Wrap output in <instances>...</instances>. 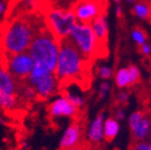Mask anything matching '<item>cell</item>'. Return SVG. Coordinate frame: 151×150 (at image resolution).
<instances>
[{
  "label": "cell",
  "instance_id": "6da1fadb",
  "mask_svg": "<svg viewBox=\"0 0 151 150\" xmlns=\"http://www.w3.org/2000/svg\"><path fill=\"white\" fill-rule=\"evenodd\" d=\"M59 49L60 40L52 35L47 26L39 28L27 50L34 60L33 71L28 79L36 80L47 74L55 73Z\"/></svg>",
  "mask_w": 151,
  "mask_h": 150
},
{
  "label": "cell",
  "instance_id": "7a4b0ae2",
  "mask_svg": "<svg viewBox=\"0 0 151 150\" xmlns=\"http://www.w3.org/2000/svg\"><path fill=\"white\" fill-rule=\"evenodd\" d=\"M40 27L27 18H16L9 22L0 34V53L7 56L27 52Z\"/></svg>",
  "mask_w": 151,
  "mask_h": 150
},
{
  "label": "cell",
  "instance_id": "3957f363",
  "mask_svg": "<svg viewBox=\"0 0 151 150\" xmlns=\"http://www.w3.org/2000/svg\"><path fill=\"white\" fill-rule=\"evenodd\" d=\"M86 61L87 59L79 52L68 38L61 40L55 75L62 84L76 81L84 73Z\"/></svg>",
  "mask_w": 151,
  "mask_h": 150
},
{
  "label": "cell",
  "instance_id": "277c9868",
  "mask_svg": "<svg viewBox=\"0 0 151 150\" xmlns=\"http://www.w3.org/2000/svg\"><path fill=\"white\" fill-rule=\"evenodd\" d=\"M68 39L87 60H91L102 50L103 44L97 39L91 25L88 23L77 22L71 28Z\"/></svg>",
  "mask_w": 151,
  "mask_h": 150
},
{
  "label": "cell",
  "instance_id": "5b68a950",
  "mask_svg": "<svg viewBox=\"0 0 151 150\" xmlns=\"http://www.w3.org/2000/svg\"><path fill=\"white\" fill-rule=\"evenodd\" d=\"M77 22L73 9H52L45 18V25L60 41L68 38L71 28Z\"/></svg>",
  "mask_w": 151,
  "mask_h": 150
},
{
  "label": "cell",
  "instance_id": "8992f818",
  "mask_svg": "<svg viewBox=\"0 0 151 150\" xmlns=\"http://www.w3.org/2000/svg\"><path fill=\"white\" fill-rule=\"evenodd\" d=\"M2 66L6 68L18 82L24 83L33 71L34 60L28 52L7 55L3 56Z\"/></svg>",
  "mask_w": 151,
  "mask_h": 150
},
{
  "label": "cell",
  "instance_id": "52a82bcc",
  "mask_svg": "<svg viewBox=\"0 0 151 150\" xmlns=\"http://www.w3.org/2000/svg\"><path fill=\"white\" fill-rule=\"evenodd\" d=\"M128 125L135 141H145L151 132V120L143 111L132 112L128 118Z\"/></svg>",
  "mask_w": 151,
  "mask_h": 150
},
{
  "label": "cell",
  "instance_id": "ba28073f",
  "mask_svg": "<svg viewBox=\"0 0 151 150\" xmlns=\"http://www.w3.org/2000/svg\"><path fill=\"white\" fill-rule=\"evenodd\" d=\"M77 21L80 23L90 24L100 14L102 7L98 0H79L73 9Z\"/></svg>",
  "mask_w": 151,
  "mask_h": 150
},
{
  "label": "cell",
  "instance_id": "9c48e42d",
  "mask_svg": "<svg viewBox=\"0 0 151 150\" xmlns=\"http://www.w3.org/2000/svg\"><path fill=\"white\" fill-rule=\"evenodd\" d=\"M60 84L61 83H60L59 79L56 77L55 73H52L39 78L29 86L34 88L36 97L42 99V100H47V99L54 97L59 92Z\"/></svg>",
  "mask_w": 151,
  "mask_h": 150
},
{
  "label": "cell",
  "instance_id": "30bf717a",
  "mask_svg": "<svg viewBox=\"0 0 151 150\" xmlns=\"http://www.w3.org/2000/svg\"><path fill=\"white\" fill-rule=\"evenodd\" d=\"M78 107H76L64 94L58 96L48 105V112L52 118H77L79 115Z\"/></svg>",
  "mask_w": 151,
  "mask_h": 150
},
{
  "label": "cell",
  "instance_id": "8fae6325",
  "mask_svg": "<svg viewBox=\"0 0 151 150\" xmlns=\"http://www.w3.org/2000/svg\"><path fill=\"white\" fill-rule=\"evenodd\" d=\"M82 126L78 122L71 123L62 133L59 143L60 150H73L79 147L81 142H82Z\"/></svg>",
  "mask_w": 151,
  "mask_h": 150
},
{
  "label": "cell",
  "instance_id": "7c38bea8",
  "mask_svg": "<svg viewBox=\"0 0 151 150\" xmlns=\"http://www.w3.org/2000/svg\"><path fill=\"white\" fill-rule=\"evenodd\" d=\"M141 80V71L137 65L130 64L120 68L114 75V82L118 88L125 89L137 84Z\"/></svg>",
  "mask_w": 151,
  "mask_h": 150
},
{
  "label": "cell",
  "instance_id": "4fadbf2b",
  "mask_svg": "<svg viewBox=\"0 0 151 150\" xmlns=\"http://www.w3.org/2000/svg\"><path fill=\"white\" fill-rule=\"evenodd\" d=\"M106 118L105 112L101 111L90 122L87 128L86 136L91 144H100L104 140V122Z\"/></svg>",
  "mask_w": 151,
  "mask_h": 150
},
{
  "label": "cell",
  "instance_id": "5bb4252c",
  "mask_svg": "<svg viewBox=\"0 0 151 150\" xmlns=\"http://www.w3.org/2000/svg\"><path fill=\"white\" fill-rule=\"evenodd\" d=\"M18 81L13 77L4 66L0 65V92L16 94L18 90Z\"/></svg>",
  "mask_w": 151,
  "mask_h": 150
},
{
  "label": "cell",
  "instance_id": "9a60e30c",
  "mask_svg": "<svg viewBox=\"0 0 151 150\" xmlns=\"http://www.w3.org/2000/svg\"><path fill=\"white\" fill-rule=\"evenodd\" d=\"M94 35L99 40L101 44H106L107 38H108V21H107L106 15L102 13L100 14L93 21L90 23Z\"/></svg>",
  "mask_w": 151,
  "mask_h": 150
},
{
  "label": "cell",
  "instance_id": "2e32d148",
  "mask_svg": "<svg viewBox=\"0 0 151 150\" xmlns=\"http://www.w3.org/2000/svg\"><path fill=\"white\" fill-rule=\"evenodd\" d=\"M120 132V122L114 117H108L104 122V140L111 142Z\"/></svg>",
  "mask_w": 151,
  "mask_h": 150
},
{
  "label": "cell",
  "instance_id": "e0dca14e",
  "mask_svg": "<svg viewBox=\"0 0 151 150\" xmlns=\"http://www.w3.org/2000/svg\"><path fill=\"white\" fill-rule=\"evenodd\" d=\"M133 14L139 19H146L151 17V5L146 1H137L133 5Z\"/></svg>",
  "mask_w": 151,
  "mask_h": 150
},
{
  "label": "cell",
  "instance_id": "ac0fdd59",
  "mask_svg": "<svg viewBox=\"0 0 151 150\" xmlns=\"http://www.w3.org/2000/svg\"><path fill=\"white\" fill-rule=\"evenodd\" d=\"M17 104H18L17 94L0 92V109L1 110H13L17 107Z\"/></svg>",
  "mask_w": 151,
  "mask_h": 150
},
{
  "label": "cell",
  "instance_id": "d6986e66",
  "mask_svg": "<svg viewBox=\"0 0 151 150\" xmlns=\"http://www.w3.org/2000/svg\"><path fill=\"white\" fill-rule=\"evenodd\" d=\"M64 96L68 99L69 101H70L71 103L76 106V107H78L79 109H81V108L84 107L85 99L81 94L75 92H73V90H67V92L64 94Z\"/></svg>",
  "mask_w": 151,
  "mask_h": 150
},
{
  "label": "cell",
  "instance_id": "ffe728a7",
  "mask_svg": "<svg viewBox=\"0 0 151 150\" xmlns=\"http://www.w3.org/2000/svg\"><path fill=\"white\" fill-rule=\"evenodd\" d=\"M131 38L139 46H142V45L147 42L146 34H145L144 31H142L141 28H134V30H132Z\"/></svg>",
  "mask_w": 151,
  "mask_h": 150
},
{
  "label": "cell",
  "instance_id": "44dd1931",
  "mask_svg": "<svg viewBox=\"0 0 151 150\" xmlns=\"http://www.w3.org/2000/svg\"><path fill=\"white\" fill-rule=\"evenodd\" d=\"M98 75L101 78L103 81H108L109 79H111L113 76V71L111 66L107 65V64H102L98 68Z\"/></svg>",
  "mask_w": 151,
  "mask_h": 150
},
{
  "label": "cell",
  "instance_id": "7402d4cb",
  "mask_svg": "<svg viewBox=\"0 0 151 150\" xmlns=\"http://www.w3.org/2000/svg\"><path fill=\"white\" fill-rule=\"evenodd\" d=\"M110 89H111V84L108 81L101 82V84L99 85V89H98V98H99V100H101V101L106 100L107 97L109 96Z\"/></svg>",
  "mask_w": 151,
  "mask_h": 150
},
{
  "label": "cell",
  "instance_id": "603a6c76",
  "mask_svg": "<svg viewBox=\"0 0 151 150\" xmlns=\"http://www.w3.org/2000/svg\"><path fill=\"white\" fill-rule=\"evenodd\" d=\"M131 150H151L149 143L146 141H137L134 145L132 146Z\"/></svg>",
  "mask_w": 151,
  "mask_h": 150
},
{
  "label": "cell",
  "instance_id": "cb8c5ba5",
  "mask_svg": "<svg viewBox=\"0 0 151 150\" xmlns=\"http://www.w3.org/2000/svg\"><path fill=\"white\" fill-rule=\"evenodd\" d=\"M116 100H118L119 103L122 104V105H126V104L128 103V101H129V96H128V94L126 92L122 90V92H119Z\"/></svg>",
  "mask_w": 151,
  "mask_h": 150
},
{
  "label": "cell",
  "instance_id": "d4e9b609",
  "mask_svg": "<svg viewBox=\"0 0 151 150\" xmlns=\"http://www.w3.org/2000/svg\"><path fill=\"white\" fill-rule=\"evenodd\" d=\"M139 52L143 56L145 57H150L151 56V45L148 43H145L142 46H139Z\"/></svg>",
  "mask_w": 151,
  "mask_h": 150
},
{
  "label": "cell",
  "instance_id": "484cf974",
  "mask_svg": "<svg viewBox=\"0 0 151 150\" xmlns=\"http://www.w3.org/2000/svg\"><path fill=\"white\" fill-rule=\"evenodd\" d=\"M114 118L118 120L119 122L123 121V120L125 119V111L123 108H116V111H114Z\"/></svg>",
  "mask_w": 151,
  "mask_h": 150
},
{
  "label": "cell",
  "instance_id": "4316f807",
  "mask_svg": "<svg viewBox=\"0 0 151 150\" xmlns=\"http://www.w3.org/2000/svg\"><path fill=\"white\" fill-rule=\"evenodd\" d=\"M7 12V3L5 0H0V18Z\"/></svg>",
  "mask_w": 151,
  "mask_h": 150
},
{
  "label": "cell",
  "instance_id": "83f0119b",
  "mask_svg": "<svg viewBox=\"0 0 151 150\" xmlns=\"http://www.w3.org/2000/svg\"><path fill=\"white\" fill-rule=\"evenodd\" d=\"M116 15L119 17V18H121V17L123 16V11H122V7H121L120 5H118V6L116 7Z\"/></svg>",
  "mask_w": 151,
  "mask_h": 150
},
{
  "label": "cell",
  "instance_id": "f1b7e54d",
  "mask_svg": "<svg viewBox=\"0 0 151 150\" xmlns=\"http://www.w3.org/2000/svg\"><path fill=\"white\" fill-rule=\"evenodd\" d=\"M73 150H86V149H84V148H82V147H77V148H75V149H73Z\"/></svg>",
  "mask_w": 151,
  "mask_h": 150
},
{
  "label": "cell",
  "instance_id": "f546056e",
  "mask_svg": "<svg viewBox=\"0 0 151 150\" xmlns=\"http://www.w3.org/2000/svg\"><path fill=\"white\" fill-rule=\"evenodd\" d=\"M125 1H127L128 3H132V2H134L135 0H125Z\"/></svg>",
  "mask_w": 151,
  "mask_h": 150
},
{
  "label": "cell",
  "instance_id": "4dcf8cb0",
  "mask_svg": "<svg viewBox=\"0 0 151 150\" xmlns=\"http://www.w3.org/2000/svg\"><path fill=\"white\" fill-rule=\"evenodd\" d=\"M113 1H116V2H118V3H119V2L121 1V0H113Z\"/></svg>",
  "mask_w": 151,
  "mask_h": 150
},
{
  "label": "cell",
  "instance_id": "1f68e13d",
  "mask_svg": "<svg viewBox=\"0 0 151 150\" xmlns=\"http://www.w3.org/2000/svg\"><path fill=\"white\" fill-rule=\"evenodd\" d=\"M149 146H150V149H151V142H149Z\"/></svg>",
  "mask_w": 151,
  "mask_h": 150
}]
</instances>
